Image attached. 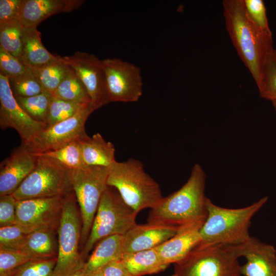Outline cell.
Returning a JSON list of instances; mask_svg holds the SVG:
<instances>
[{
	"mask_svg": "<svg viewBox=\"0 0 276 276\" xmlns=\"http://www.w3.org/2000/svg\"><path fill=\"white\" fill-rule=\"evenodd\" d=\"M137 214L123 200L116 189L107 186L101 198L88 237L81 251L85 262L89 252L101 239L114 235H124L136 224Z\"/></svg>",
	"mask_w": 276,
	"mask_h": 276,
	"instance_id": "obj_5",
	"label": "cell"
},
{
	"mask_svg": "<svg viewBox=\"0 0 276 276\" xmlns=\"http://www.w3.org/2000/svg\"><path fill=\"white\" fill-rule=\"evenodd\" d=\"M267 201L265 196L248 206L230 209L218 206L208 198V215L200 229L199 245H236L245 242L251 237L252 218Z\"/></svg>",
	"mask_w": 276,
	"mask_h": 276,
	"instance_id": "obj_3",
	"label": "cell"
},
{
	"mask_svg": "<svg viewBox=\"0 0 276 276\" xmlns=\"http://www.w3.org/2000/svg\"><path fill=\"white\" fill-rule=\"evenodd\" d=\"M35 156V168L12 194L16 200L62 196L73 191L70 169L52 158Z\"/></svg>",
	"mask_w": 276,
	"mask_h": 276,
	"instance_id": "obj_8",
	"label": "cell"
},
{
	"mask_svg": "<svg viewBox=\"0 0 276 276\" xmlns=\"http://www.w3.org/2000/svg\"><path fill=\"white\" fill-rule=\"evenodd\" d=\"M170 276H174V275L173 274H172V275H170Z\"/></svg>",
	"mask_w": 276,
	"mask_h": 276,
	"instance_id": "obj_44",
	"label": "cell"
},
{
	"mask_svg": "<svg viewBox=\"0 0 276 276\" xmlns=\"http://www.w3.org/2000/svg\"><path fill=\"white\" fill-rule=\"evenodd\" d=\"M89 276H103L101 268L94 271Z\"/></svg>",
	"mask_w": 276,
	"mask_h": 276,
	"instance_id": "obj_42",
	"label": "cell"
},
{
	"mask_svg": "<svg viewBox=\"0 0 276 276\" xmlns=\"http://www.w3.org/2000/svg\"><path fill=\"white\" fill-rule=\"evenodd\" d=\"M64 196L17 200L15 224L29 233L43 228L57 231Z\"/></svg>",
	"mask_w": 276,
	"mask_h": 276,
	"instance_id": "obj_12",
	"label": "cell"
},
{
	"mask_svg": "<svg viewBox=\"0 0 276 276\" xmlns=\"http://www.w3.org/2000/svg\"><path fill=\"white\" fill-rule=\"evenodd\" d=\"M257 87L260 97L271 102L276 101V50L274 49L266 58Z\"/></svg>",
	"mask_w": 276,
	"mask_h": 276,
	"instance_id": "obj_30",
	"label": "cell"
},
{
	"mask_svg": "<svg viewBox=\"0 0 276 276\" xmlns=\"http://www.w3.org/2000/svg\"><path fill=\"white\" fill-rule=\"evenodd\" d=\"M62 59L82 81L95 110L110 102L102 60L94 54L79 51L72 56L62 57Z\"/></svg>",
	"mask_w": 276,
	"mask_h": 276,
	"instance_id": "obj_13",
	"label": "cell"
},
{
	"mask_svg": "<svg viewBox=\"0 0 276 276\" xmlns=\"http://www.w3.org/2000/svg\"><path fill=\"white\" fill-rule=\"evenodd\" d=\"M57 258L36 260L14 269L9 276H53Z\"/></svg>",
	"mask_w": 276,
	"mask_h": 276,
	"instance_id": "obj_33",
	"label": "cell"
},
{
	"mask_svg": "<svg viewBox=\"0 0 276 276\" xmlns=\"http://www.w3.org/2000/svg\"><path fill=\"white\" fill-rule=\"evenodd\" d=\"M222 5L228 35L257 86L266 58L274 49L272 37L266 36L254 24L246 13L243 0H224Z\"/></svg>",
	"mask_w": 276,
	"mask_h": 276,
	"instance_id": "obj_2",
	"label": "cell"
},
{
	"mask_svg": "<svg viewBox=\"0 0 276 276\" xmlns=\"http://www.w3.org/2000/svg\"><path fill=\"white\" fill-rule=\"evenodd\" d=\"M273 106L274 108L275 111H276V101H273L272 102Z\"/></svg>",
	"mask_w": 276,
	"mask_h": 276,
	"instance_id": "obj_43",
	"label": "cell"
},
{
	"mask_svg": "<svg viewBox=\"0 0 276 276\" xmlns=\"http://www.w3.org/2000/svg\"><path fill=\"white\" fill-rule=\"evenodd\" d=\"M36 260L21 250L0 248V276H9L18 267Z\"/></svg>",
	"mask_w": 276,
	"mask_h": 276,
	"instance_id": "obj_35",
	"label": "cell"
},
{
	"mask_svg": "<svg viewBox=\"0 0 276 276\" xmlns=\"http://www.w3.org/2000/svg\"><path fill=\"white\" fill-rule=\"evenodd\" d=\"M65 276H89L85 271L83 268L77 270Z\"/></svg>",
	"mask_w": 276,
	"mask_h": 276,
	"instance_id": "obj_41",
	"label": "cell"
},
{
	"mask_svg": "<svg viewBox=\"0 0 276 276\" xmlns=\"http://www.w3.org/2000/svg\"><path fill=\"white\" fill-rule=\"evenodd\" d=\"M70 175L82 220L81 251L89 235L101 198L108 186V168L86 166L70 169Z\"/></svg>",
	"mask_w": 276,
	"mask_h": 276,
	"instance_id": "obj_9",
	"label": "cell"
},
{
	"mask_svg": "<svg viewBox=\"0 0 276 276\" xmlns=\"http://www.w3.org/2000/svg\"><path fill=\"white\" fill-rule=\"evenodd\" d=\"M57 231L43 228L33 231L27 235L20 250L35 260L57 258L58 245Z\"/></svg>",
	"mask_w": 276,
	"mask_h": 276,
	"instance_id": "obj_22",
	"label": "cell"
},
{
	"mask_svg": "<svg viewBox=\"0 0 276 276\" xmlns=\"http://www.w3.org/2000/svg\"><path fill=\"white\" fill-rule=\"evenodd\" d=\"M205 180V172L195 164L187 182L150 209L147 222L178 228L203 223L208 215Z\"/></svg>",
	"mask_w": 276,
	"mask_h": 276,
	"instance_id": "obj_1",
	"label": "cell"
},
{
	"mask_svg": "<svg viewBox=\"0 0 276 276\" xmlns=\"http://www.w3.org/2000/svg\"><path fill=\"white\" fill-rule=\"evenodd\" d=\"M33 154L52 158L70 170L86 166L82 157L80 140L73 141L56 150Z\"/></svg>",
	"mask_w": 276,
	"mask_h": 276,
	"instance_id": "obj_28",
	"label": "cell"
},
{
	"mask_svg": "<svg viewBox=\"0 0 276 276\" xmlns=\"http://www.w3.org/2000/svg\"><path fill=\"white\" fill-rule=\"evenodd\" d=\"M179 229L148 222L136 224L123 236L124 254L154 248L172 237Z\"/></svg>",
	"mask_w": 276,
	"mask_h": 276,
	"instance_id": "obj_17",
	"label": "cell"
},
{
	"mask_svg": "<svg viewBox=\"0 0 276 276\" xmlns=\"http://www.w3.org/2000/svg\"><path fill=\"white\" fill-rule=\"evenodd\" d=\"M83 162L86 166L109 167L115 160V148L99 133L80 140Z\"/></svg>",
	"mask_w": 276,
	"mask_h": 276,
	"instance_id": "obj_23",
	"label": "cell"
},
{
	"mask_svg": "<svg viewBox=\"0 0 276 276\" xmlns=\"http://www.w3.org/2000/svg\"><path fill=\"white\" fill-rule=\"evenodd\" d=\"M203 223L179 228L171 238L155 248L164 263L169 265L182 260L200 242V229Z\"/></svg>",
	"mask_w": 276,
	"mask_h": 276,
	"instance_id": "obj_18",
	"label": "cell"
},
{
	"mask_svg": "<svg viewBox=\"0 0 276 276\" xmlns=\"http://www.w3.org/2000/svg\"><path fill=\"white\" fill-rule=\"evenodd\" d=\"M240 257H244L241 266L244 276H276V249L270 244L250 237L245 242L236 245Z\"/></svg>",
	"mask_w": 276,
	"mask_h": 276,
	"instance_id": "obj_15",
	"label": "cell"
},
{
	"mask_svg": "<svg viewBox=\"0 0 276 276\" xmlns=\"http://www.w3.org/2000/svg\"><path fill=\"white\" fill-rule=\"evenodd\" d=\"M23 110L32 119L40 122H47L49 109L53 98L44 90L40 94L30 97H14Z\"/></svg>",
	"mask_w": 276,
	"mask_h": 276,
	"instance_id": "obj_29",
	"label": "cell"
},
{
	"mask_svg": "<svg viewBox=\"0 0 276 276\" xmlns=\"http://www.w3.org/2000/svg\"><path fill=\"white\" fill-rule=\"evenodd\" d=\"M123 236H109L97 243L83 266L88 275L110 262L122 260L124 255Z\"/></svg>",
	"mask_w": 276,
	"mask_h": 276,
	"instance_id": "obj_21",
	"label": "cell"
},
{
	"mask_svg": "<svg viewBox=\"0 0 276 276\" xmlns=\"http://www.w3.org/2000/svg\"><path fill=\"white\" fill-rule=\"evenodd\" d=\"M82 0H23L19 20L24 27H36L42 20L61 12H70L84 3Z\"/></svg>",
	"mask_w": 276,
	"mask_h": 276,
	"instance_id": "obj_19",
	"label": "cell"
},
{
	"mask_svg": "<svg viewBox=\"0 0 276 276\" xmlns=\"http://www.w3.org/2000/svg\"><path fill=\"white\" fill-rule=\"evenodd\" d=\"M52 96L81 104H91V99L86 87L70 66L65 77Z\"/></svg>",
	"mask_w": 276,
	"mask_h": 276,
	"instance_id": "obj_25",
	"label": "cell"
},
{
	"mask_svg": "<svg viewBox=\"0 0 276 276\" xmlns=\"http://www.w3.org/2000/svg\"><path fill=\"white\" fill-rule=\"evenodd\" d=\"M36 27H24L22 35V61L31 68H40L60 58L50 53L41 40Z\"/></svg>",
	"mask_w": 276,
	"mask_h": 276,
	"instance_id": "obj_20",
	"label": "cell"
},
{
	"mask_svg": "<svg viewBox=\"0 0 276 276\" xmlns=\"http://www.w3.org/2000/svg\"><path fill=\"white\" fill-rule=\"evenodd\" d=\"M16 201L12 194L0 196V227L16 224Z\"/></svg>",
	"mask_w": 276,
	"mask_h": 276,
	"instance_id": "obj_38",
	"label": "cell"
},
{
	"mask_svg": "<svg viewBox=\"0 0 276 276\" xmlns=\"http://www.w3.org/2000/svg\"><path fill=\"white\" fill-rule=\"evenodd\" d=\"M23 0H1L0 22L19 20Z\"/></svg>",
	"mask_w": 276,
	"mask_h": 276,
	"instance_id": "obj_39",
	"label": "cell"
},
{
	"mask_svg": "<svg viewBox=\"0 0 276 276\" xmlns=\"http://www.w3.org/2000/svg\"><path fill=\"white\" fill-rule=\"evenodd\" d=\"M82 220L74 191L64 195L57 231L58 251L53 276H65L83 268L80 242Z\"/></svg>",
	"mask_w": 276,
	"mask_h": 276,
	"instance_id": "obj_7",
	"label": "cell"
},
{
	"mask_svg": "<svg viewBox=\"0 0 276 276\" xmlns=\"http://www.w3.org/2000/svg\"><path fill=\"white\" fill-rule=\"evenodd\" d=\"M37 157L21 145L0 165V196L12 194L36 167Z\"/></svg>",
	"mask_w": 276,
	"mask_h": 276,
	"instance_id": "obj_16",
	"label": "cell"
},
{
	"mask_svg": "<svg viewBox=\"0 0 276 276\" xmlns=\"http://www.w3.org/2000/svg\"><path fill=\"white\" fill-rule=\"evenodd\" d=\"M88 105L90 104H81L53 96L46 124L50 126L64 121L74 116L82 107Z\"/></svg>",
	"mask_w": 276,
	"mask_h": 276,
	"instance_id": "obj_31",
	"label": "cell"
},
{
	"mask_svg": "<svg viewBox=\"0 0 276 276\" xmlns=\"http://www.w3.org/2000/svg\"><path fill=\"white\" fill-rule=\"evenodd\" d=\"M246 13L257 28L266 36L272 37L262 0H243Z\"/></svg>",
	"mask_w": 276,
	"mask_h": 276,
	"instance_id": "obj_34",
	"label": "cell"
},
{
	"mask_svg": "<svg viewBox=\"0 0 276 276\" xmlns=\"http://www.w3.org/2000/svg\"><path fill=\"white\" fill-rule=\"evenodd\" d=\"M28 234L16 224L0 227V248L20 250Z\"/></svg>",
	"mask_w": 276,
	"mask_h": 276,
	"instance_id": "obj_36",
	"label": "cell"
},
{
	"mask_svg": "<svg viewBox=\"0 0 276 276\" xmlns=\"http://www.w3.org/2000/svg\"><path fill=\"white\" fill-rule=\"evenodd\" d=\"M0 127L2 129L12 128L18 133L21 144L28 145L48 126L36 121L21 108L14 97L9 78L0 73Z\"/></svg>",
	"mask_w": 276,
	"mask_h": 276,
	"instance_id": "obj_14",
	"label": "cell"
},
{
	"mask_svg": "<svg viewBox=\"0 0 276 276\" xmlns=\"http://www.w3.org/2000/svg\"><path fill=\"white\" fill-rule=\"evenodd\" d=\"M94 111L91 105L85 106L71 118L48 126L28 145H22L33 153H40L56 150L73 141L82 140L88 136L85 123Z\"/></svg>",
	"mask_w": 276,
	"mask_h": 276,
	"instance_id": "obj_10",
	"label": "cell"
},
{
	"mask_svg": "<svg viewBox=\"0 0 276 276\" xmlns=\"http://www.w3.org/2000/svg\"><path fill=\"white\" fill-rule=\"evenodd\" d=\"M30 68L0 47V73L9 79L16 78L25 74Z\"/></svg>",
	"mask_w": 276,
	"mask_h": 276,
	"instance_id": "obj_37",
	"label": "cell"
},
{
	"mask_svg": "<svg viewBox=\"0 0 276 276\" xmlns=\"http://www.w3.org/2000/svg\"><path fill=\"white\" fill-rule=\"evenodd\" d=\"M24 28L19 20L0 22V47L21 60Z\"/></svg>",
	"mask_w": 276,
	"mask_h": 276,
	"instance_id": "obj_27",
	"label": "cell"
},
{
	"mask_svg": "<svg viewBox=\"0 0 276 276\" xmlns=\"http://www.w3.org/2000/svg\"><path fill=\"white\" fill-rule=\"evenodd\" d=\"M101 269L103 276H132L121 260L110 262Z\"/></svg>",
	"mask_w": 276,
	"mask_h": 276,
	"instance_id": "obj_40",
	"label": "cell"
},
{
	"mask_svg": "<svg viewBox=\"0 0 276 276\" xmlns=\"http://www.w3.org/2000/svg\"><path fill=\"white\" fill-rule=\"evenodd\" d=\"M102 62L110 101H137L143 93L140 68L118 58H106Z\"/></svg>",
	"mask_w": 276,
	"mask_h": 276,
	"instance_id": "obj_11",
	"label": "cell"
},
{
	"mask_svg": "<svg viewBox=\"0 0 276 276\" xmlns=\"http://www.w3.org/2000/svg\"><path fill=\"white\" fill-rule=\"evenodd\" d=\"M108 186L114 188L134 211L152 209L163 199L158 183L147 173L143 163L130 158L115 160L108 167Z\"/></svg>",
	"mask_w": 276,
	"mask_h": 276,
	"instance_id": "obj_4",
	"label": "cell"
},
{
	"mask_svg": "<svg viewBox=\"0 0 276 276\" xmlns=\"http://www.w3.org/2000/svg\"><path fill=\"white\" fill-rule=\"evenodd\" d=\"M121 260L132 276L157 273L169 266L163 262L155 248L124 254Z\"/></svg>",
	"mask_w": 276,
	"mask_h": 276,
	"instance_id": "obj_24",
	"label": "cell"
},
{
	"mask_svg": "<svg viewBox=\"0 0 276 276\" xmlns=\"http://www.w3.org/2000/svg\"><path fill=\"white\" fill-rule=\"evenodd\" d=\"M70 66L62 59L40 68H31L43 89L53 95L66 75Z\"/></svg>",
	"mask_w": 276,
	"mask_h": 276,
	"instance_id": "obj_26",
	"label": "cell"
},
{
	"mask_svg": "<svg viewBox=\"0 0 276 276\" xmlns=\"http://www.w3.org/2000/svg\"><path fill=\"white\" fill-rule=\"evenodd\" d=\"M9 81L14 97H30L44 91L31 67L24 75L16 78L9 79Z\"/></svg>",
	"mask_w": 276,
	"mask_h": 276,
	"instance_id": "obj_32",
	"label": "cell"
},
{
	"mask_svg": "<svg viewBox=\"0 0 276 276\" xmlns=\"http://www.w3.org/2000/svg\"><path fill=\"white\" fill-rule=\"evenodd\" d=\"M236 245L197 246L174 264V276H240Z\"/></svg>",
	"mask_w": 276,
	"mask_h": 276,
	"instance_id": "obj_6",
	"label": "cell"
}]
</instances>
